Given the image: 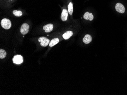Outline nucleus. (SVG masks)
Returning <instances> with one entry per match:
<instances>
[{
	"label": "nucleus",
	"mask_w": 127,
	"mask_h": 95,
	"mask_svg": "<svg viewBox=\"0 0 127 95\" xmlns=\"http://www.w3.org/2000/svg\"><path fill=\"white\" fill-rule=\"evenodd\" d=\"M53 29V25L52 24H49L43 26V29L46 33H48L52 31Z\"/></svg>",
	"instance_id": "6"
},
{
	"label": "nucleus",
	"mask_w": 127,
	"mask_h": 95,
	"mask_svg": "<svg viewBox=\"0 0 127 95\" xmlns=\"http://www.w3.org/2000/svg\"><path fill=\"white\" fill-rule=\"evenodd\" d=\"M1 25L3 29L6 30H8L11 27V22L8 19L4 18L1 20Z\"/></svg>",
	"instance_id": "1"
},
{
	"label": "nucleus",
	"mask_w": 127,
	"mask_h": 95,
	"mask_svg": "<svg viewBox=\"0 0 127 95\" xmlns=\"http://www.w3.org/2000/svg\"><path fill=\"white\" fill-rule=\"evenodd\" d=\"M83 18L86 20H89L91 21L94 19V16L92 13L86 12L83 15Z\"/></svg>",
	"instance_id": "8"
},
{
	"label": "nucleus",
	"mask_w": 127,
	"mask_h": 95,
	"mask_svg": "<svg viewBox=\"0 0 127 95\" xmlns=\"http://www.w3.org/2000/svg\"><path fill=\"white\" fill-rule=\"evenodd\" d=\"M92 38L90 35L87 34L85 36L83 39V42L86 44H89L92 41Z\"/></svg>",
	"instance_id": "9"
},
{
	"label": "nucleus",
	"mask_w": 127,
	"mask_h": 95,
	"mask_svg": "<svg viewBox=\"0 0 127 95\" xmlns=\"http://www.w3.org/2000/svg\"><path fill=\"white\" fill-rule=\"evenodd\" d=\"M38 41L40 42V46L44 47H47L50 43V41L49 39L45 37H41L38 39Z\"/></svg>",
	"instance_id": "2"
},
{
	"label": "nucleus",
	"mask_w": 127,
	"mask_h": 95,
	"mask_svg": "<svg viewBox=\"0 0 127 95\" xmlns=\"http://www.w3.org/2000/svg\"><path fill=\"white\" fill-rule=\"evenodd\" d=\"M115 9L118 12L123 13L125 12V8L122 3H118L115 5Z\"/></svg>",
	"instance_id": "3"
},
{
	"label": "nucleus",
	"mask_w": 127,
	"mask_h": 95,
	"mask_svg": "<svg viewBox=\"0 0 127 95\" xmlns=\"http://www.w3.org/2000/svg\"><path fill=\"white\" fill-rule=\"evenodd\" d=\"M68 11L66 9H63L61 13V19L63 21H65L67 19Z\"/></svg>",
	"instance_id": "7"
},
{
	"label": "nucleus",
	"mask_w": 127,
	"mask_h": 95,
	"mask_svg": "<svg viewBox=\"0 0 127 95\" xmlns=\"http://www.w3.org/2000/svg\"><path fill=\"white\" fill-rule=\"evenodd\" d=\"M30 26L26 23H24L21 27V33L23 35H26L28 33Z\"/></svg>",
	"instance_id": "4"
},
{
	"label": "nucleus",
	"mask_w": 127,
	"mask_h": 95,
	"mask_svg": "<svg viewBox=\"0 0 127 95\" xmlns=\"http://www.w3.org/2000/svg\"><path fill=\"white\" fill-rule=\"evenodd\" d=\"M13 61L14 63L19 64L22 63L23 61V58L21 55H16L13 57Z\"/></svg>",
	"instance_id": "5"
},
{
	"label": "nucleus",
	"mask_w": 127,
	"mask_h": 95,
	"mask_svg": "<svg viewBox=\"0 0 127 95\" xmlns=\"http://www.w3.org/2000/svg\"><path fill=\"white\" fill-rule=\"evenodd\" d=\"M73 35V33L71 31H68L63 35V37L65 39L67 40L69 38H70V37H72Z\"/></svg>",
	"instance_id": "10"
},
{
	"label": "nucleus",
	"mask_w": 127,
	"mask_h": 95,
	"mask_svg": "<svg viewBox=\"0 0 127 95\" xmlns=\"http://www.w3.org/2000/svg\"><path fill=\"white\" fill-rule=\"evenodd\" d=\"M59 39L58 38H54L52 40H51L50 42L49 43V46L50 47H53V46H55L56 44L59 42Z\"/></svg>",
	"instance_id": "11"
},
{
	"label": "nucleus",
	"mask_w": 127,
	"mask_h": 95,
	"mask_svg": "<svg viewBox=\"0 0 127 95\" xmlns=\"http://www.w3.org/2000/svg\"></svg>",
	"instance_id": "15"
},
{
	"label": "nucleus",
	"mask_w": 127,
	"mask_h": 95,
	"mask_svg": "<svg viewBox=\"0 0 127 95\" xmlns=\"http://www.w3.org/2000/svg\"><path fill=\"white\" fill-rule=\"evenodd\" d=\"M68 13L70 15H72L73 12V7L72 3L70 2L68 5Z\"/></svg>",
	"instance_id": "12"
},
{
	"label": "nucleus",
	"mask_w": 127,
	"mask_h": 95,
	"mask_svg": "<svg viewBox=\"0 0 127 95\" xmlns=\"http://www.w3.org/2000/svg\"><path fill=\"white\" fill-rule=\"evenodd\" d=\"M13 15L16 16L17 17H20L21 16L23 15V13L21 11L17 10H15L13 12Z\"/></svg>",
	"instance_id": "14"
},
{
	"label": "nucleus",
	"mask_w": 127,
	"mask_h": 95,
	"mask_svg": "<svg viewBox=\"0 0 127 95\" xmlns=\"http://www.w3.org/2000/svg\"><path fill=\"white\" fill-rule=\"evenodd\" d=\"M7 53L3 49L0 50V58L3 59L6 56Z\"/></svg>",
	"instance_id": "13"
}]
</instances>
